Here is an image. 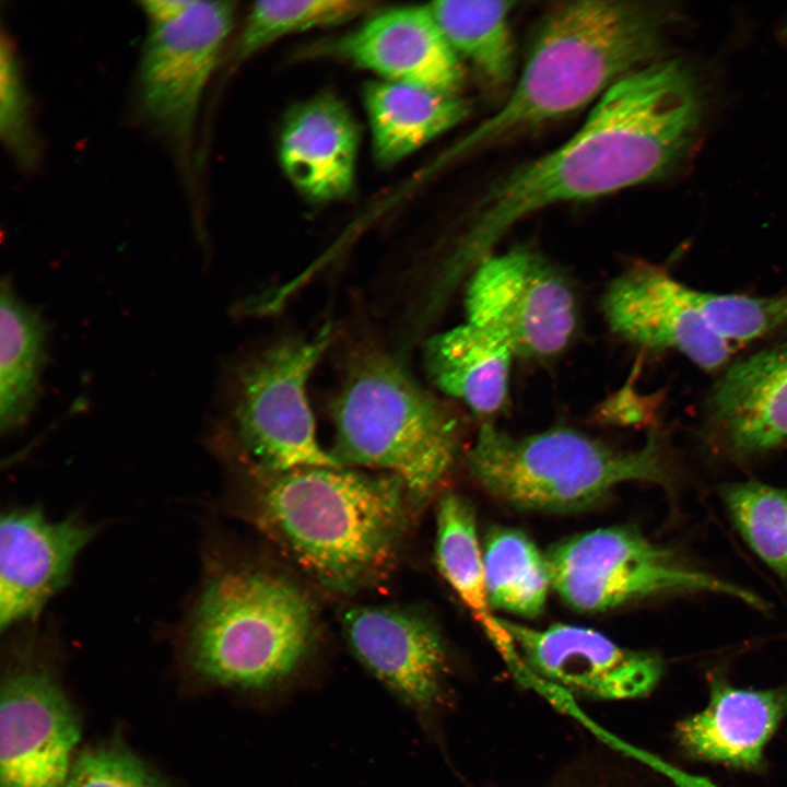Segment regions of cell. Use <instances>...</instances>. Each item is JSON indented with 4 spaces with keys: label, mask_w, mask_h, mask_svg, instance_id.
Instances as JSON below:
<instances>
[{
    "label": "cell",
    "mask_w": 787,
    "mask_h": 787,
    "mask_svg": "<svg viewBox=\"0 0 787 787\" xmlns=\"http://www.w3.org/2000/svg\"><path fill=\"white\" fill-rule=\"evenodd\" d=\"M700 99L678 61L650 62L613 84L563 145L517 167L482 199L453 269L490 255L518 221L549 205L587 200L666 175L689 149Z\"/></svg>",
    "instance_id": "1"
},
{
    "label": "cell",
    "mask_w": 787,
    "mask_h": 787,
    "mask_svg": "<svg viewBox=\"0 0 787 787\" xmlns=\"http://www.w3.org/2000/svg\"><path fill=\"white\" fill-rule=\"evenodd\" d=\"M260 525L324 588L352 594L393 567L416 509L402 481L348 467L271 473L259 491Z\"/></svg>",
    "instance_id": "2"
},
{
    "label": "cell",
    "mask_w": 787,
    "mask_h": 787,
    "mask_svg": "<svg viewBox=\"0 0 787 787\" xmlns=\"http://www.w3.org/2000/svg\"><path fill=\"white\" fill-rule=\"evenodd\" d=\"M669 17L668 9L651 2L557 4L542 20L506 103L468 133L449 157L485 149L598 101L658 55Z\"/></svg>",
    "instance_id": "3"
},
{
    "label": "cell",
    "mask_w": 787,
    "mask_h": 787,
    "mask_svg": "<svg viewBox=\"0 0 787 787\" xmlns=\"http://www.w3.org/2000/svg\"><path fill=\"white\" fill-rule=\"evenodd\" d=\"M331 413L339 465L399 478L416 509L450 475L457 418L383 350L364 348L351 360Z\"/></svg>",
    "instance_id": "4"
},
{
    "label": "cell",
    "mask_w": 787,
    "mask_h": 787,
    "mask_svg": "<svg viewBox=\"0 0 787 787\" xmlns=\"http://www.w3.org/2000/svg\"><path fill=\"white\" fill-rule=\"evenodd\" d=\"M467 466L495 498L543 513L585 509L626 482L668 483L657 435L638 449L622 450L568 427L514 436L485 422Z\"/></svg>",
    "instance_id": "5"
},
{
    "label": "cell",
    "mask_w": 787,
    "mask_h": 787,
    "mask_svg": "<svg viewBox=\"0 0 787 787\" xmlns=\"http://www.w3.org/2000/svg\"><path fill=\"white\" fill-rule=\"evenodd\" d=\"M315 633V607L295 583L266 571L233 569L205 586L192 619L189 656L215 682L266 688L299 666Z\"/></svg>",
    "instance_id": "6"
},
{
    "label": "cell",
    "mask_w": 787,
    "mask_h": 787,
    "mask_svg": "<svg viewBox=\"0 0 787 787\" xmlns=\"http://www.w3.org/2000/svg\"><path fill=\"white\" fill-rule=\"evenodd\" d=\"M552 587L571 608L607 611L668 592L706 591L751 607L766 603L749 589L684 564L629 527H606L567 538L547 554Z\"/></svg>",
    "instance_id": "7"
},
{
    "label": "cell",
    "mask_w": 787,
    "mask_h": 787,
    "mask_svg": "<svg viewBox=\"0 0 787 787\" xmlns=\"http://www.w3.org/2000/svg\"><path fill=\"white\" fill-rule=\"evenodd\" d=\"M330 338L326 326L310 338L278 342L246 363L237 377V434L267 472L342 467L318 442L306 391Z\"/></svg>",
    "instance_id": "8"
},
{
    "label": "cell",
    "mask_w": 787,
    "mask_h": 787,
    "mask_svg": "<svg viewBox=\"0 0 787 787\" xmlns=\"http://www.w3.org/2000/svg\"><path fill=\"white\" fill-rule=\"evenodd\" d=\"M474 268L466 295L468 322L501 337L515 355L547 357L567 346L577 328V303L551 262L516 247Z\"/></svg>",
    "instance_id": "9"
},
{
    "label": "cell",
    "mask_w": 787,
    "mask_h": 787,
    "mask_svg": "<svg viewBox=\"0 0 787 787\" xmlns=\"http://www.w3.org/2000/svg\"><path fill=\"white\" fill-rule=\"evenodd\" d=\"M234 16V2L193 0L172 21L150 26L138 70L140 104L149 120L178 145L191 138Z\"/></svg>",
    "instance_id": "10"
},
{
    "label": "cell",
    "mask_w": 787,
    "mask_h": 787,
    "mask_svg": "<svg viewBox=\"0 0 787 787\" xmlns=\"http://www.w3.org/2000/svg\"><path fill=\"white\" fill-rule=\"evenodd\" d=\"M522 672L594 700L621 701L646 695L662 673L661 660L622 647L600 632L556 623L536 629L502 619Z\"/></svg>",
    "instance_id": "11"
},
{
    "label": "cell",
    "mask_w": 787,
    "mask_h": 787,
    "mask_svg": "<svg viewBox=\"0 0 787 787\" xmlns=\"http://www.w3.org/2000/svg\"><path fill=\"white\" fill-rule=\"evenodd\" d=\"M0 700V787H67L81 726L63 692L25 670L8 677Z\"/></svg>",
    "instance_id": "12"
},
{
    "label": "cell",
    "mask_w": 787,
    "mask_h": 787,
    "mask_svg": "<svg viewBox=\"0 0 787 787\" xmlns=\"http://www.w3.org/2000/svg\"><path fill=\"white\" fill-rule=\"evenodd\" d=\"M603 314L611 330L650 350H672L707 372L728 364L731 344L708 324L691 287L663 269L638 262L608 286Z\"/></svg>",
    "instance_id": "13"
},
{
    "label": "cell",
    "mask_w": 787,
    "mask_h": 787,
    "mask_svg": "<svg viewBox=\"0 0 787 787\" xmlns=\"http://www.w3.org/2000/svg\"><path fill=\"white\" fill-rule=\"evenodd\" d=\"M359 660L404 704L418 712L439 701L447 655L437 626L410 609L359 606L342 619Z\"/></svg>",
    "instance_id": "14"
},
{
    "label": "cell",
    "mask_w": 787,
    "mask_h": 787,
    "mask_svg": "<svg viewBox=\"0 0 787 787\" xmlns=\"http://www.w3.org/2000/svg\"><path fill=\"white\" fill-rule=\"evenodd\" d=\"M95 529L77 518L49 520L37 508L14 509L0 525L1 630L40 613L69 580Z\"/></svg>",
    "instance_id": "15"
},
{
    "label": "cell",
    "mask_w": 787,
    "mask_h": 787,
    "mask_svg": "<svg viewBox=\"0 0 787 787\" xmlns=\"http://www.w3.org/2000/svg\"><path fill=\"white\" fill-rule=\"evenodd\" d=\"M400 82L457 94L463 73L430 9L403 7L378 12L321 50Z\"/></svg>",
    "instance_id": "16"
},
{
    "label": "cell",
    "mask_w": 787,
    "mask_h": 787,
    "mask_svg": "<svg viewBox=\"0 0 787 787\" xmlns=\"http://www.w3.org/2000/svg\"><path fill=\"white\" fill-rule=\"evenodd\" d=\"M708 437L745 457L787 439V339L728 365L706 401Z\"/></svg>",
    "instance_id": "17"
},
{
    "label": "cell",
    "mask_w": 787,
    "mask_h": 787,
    "mask_svg": "<svg viewBox=\"0 0 787 787\" xmlns=\"http://www.w3.org/2000/svg\"><path fill=\"white\" fill-rule=\"evenodd\" d=\"M359 129L346 105L320 94L286 116L279 141L280 164L291 184L308 199L346 197L355 178Z\"/></svg>",
    "instance_id": "18"
},
{
    "label": "cell",
    "mask_w": 787,
    "mask_h": 787,
    "mask_svg": "<svg viewBox=\"0 0 787 787\" xmlns=\"http://www.w3.org/2000/svg\"><path fill=\"white\" fill-rule=\"evenodd\" d=\"M787 710V691H754L716 684L708 705L676 730L690 755L740 767L756 766Z\"/></svg>",
    "instance_id": "19"
},
{
    "label": "cell",
    "mask_w": 787,
    "mask_h": 787,
    "mask_svg": "<svg viewBox=\"0 0 787 787\" xmlns=\"http://www.w3.org/2000/svg\"><path fill=\"white\" fill-rule=\"evenodd\" d=\"M363 101L374 156L386 166L454 128L470 111L457 94L385 80L368 83Z\"/></svg>",
    "instance_id": "20"
},
{
    "label": "cell",
    "mask_w": 787,
    "mask_h": 787,
    "mask_svg": "<svg viewBox=\"0 0 787 787\" xmlns=\"http://www.w3.org/2000/svg\"><path fill=\"white\" fill-rule=\"evenodd\" d=\"M514 355L501 337L470 322L434 336L424 349L432 381L479 415L505 404Z\"/></svg>",
    "instance_id": "21"
},
{
    "label": "cell",
    "mask_w": 787,
    "mask_h": 787,
    "mask_svg": "<svg viewBox=\"0 0 787 787\" xmlns=\"http://www.w3.org/2000/svg\"><path fill=\"white\" fill-rule=\"evenodd\" d=\"M435 556L443 577L474 621L509 665L517 668L519 658L513 638L502 619L492 612L473 509L455 492H444L438 500Z\"/></svg>",
    "instance_id": "22"
},
{
    "label": "cell",
    "mask_w": 787,
    "mask_h": 787,
    "mask_svg": "<svg viewBox=\"0 0 787 787\" xmlns=\"http://www.w3.org/2000/svg\"><path fill=\"white\" fill-rule=\"evenodd\" d=\"M0 428L10 433L26 423L40 392L47 359V325L42 315L2 279L0 296Z\"/></svg>",
    "instance_id": "23"
},
{
    "label": "cell",
    "mask_w": 787,
    "mask_h": 787,
    "mask_svg": "<svg viewBox=\"0 0 787 787\" xmlns=\"http://www.w3.org/2000/svg\"><path fill=\"white\" fill-rule=\"evenodd\" d=\"M514 1L445 0L427 4L447 42L493 85L504 86L514 72L509 14Z\"/></svg>",
    "instance_id": "24"
},
{
    "label": "cell",
    "mask_w": 787,
    "mask_h": 787,
    "mask_svg": "<svg viewBox=\"0 0 787 787\" xmlns=\"http://www.w3.org/2000/svg\"><path fill=\"white\" fill-rule=\"evenodd\" d=\"M490 603L522 618L542 613L552 586L547 555L524 532L512 528L492 530L482 552Z\"/></svg>",
    "instance_id": "25"
},
{
    "label": "cell",
    "mask_w": 787,
    "mask_h": 787,
    "mask_svg": "<svg viewBox=\"0 0 787 787\" xmlns=\"http://www.w3.org/2000/svg\"><path fill=\"white\" fill-rule=\"evenodd\" d=\"M362 0H268L252 3L233 49L234 64L286 35L348 23L374 12Z\"/></svg>",
    "instance_id": "26"
},
{
    "label": "cell",
    "mask_w": 787,
    "mask_h": 787,
    "mask_svg": "<svg viewBox=\"0 0 787 787\" xmlns=\"http://www.w3.org/2000/svg\"><path fill=\"white\" fill-rule=\"evenodd\" d=\"M720 494L743 539L787 585V491L749 481L725 484Z\"/></svg>",
    "instance_id": "27"
},
{
    "label": "cell",
    "mask_w": 787,
    "mask_h": 787,
    "mask_svg": "<svg viewBox=\"0 0 787 787\" xmlns=\"http://www.w3.org/2000/svg\"><path fill=\"white\" fill-rule=\"evenodd\" d=\"M691 293L712 328L730 344L754 341L787 327V291L751 296L691 287Z\"/></svg>",
    "instance_id": "28"
},
{
    "label": "cell",
    "mask_w": 787,
    "mask_h": 787,
    "mask_svg": "<svg viewBox=\"0 0 787 787\" xmlns=\"http://www.w3.org/2000/svg\"><path fill=\"white\" fill-rule=\"evenodd\" d=\"M0 136L4 146L25 171L40 157L30 110L28 96L15 49L5 35L0 42Z\"/></svg>",
    "instance_id": "29"
},
{
    "label": "cell",
    "mask_w": 787,
    "mask_h": 787,
    "mask_svg": "<svg viewBox=\"0 0 787 787\" xmlns=\"http://www.w3.org/2000/svg\"><path fill=\"white\" fill-rule=\"evenodd\" d=\"M67 787H163L132 753L116 747L83 751L72 764Z\"/></svg>",
    "instance_id": "30"
},
{
    "label": "cell",
    "mask_w": 787,
    "mask_h": 787,
    "mask_svg": "<svg viewBox=\"0 0 787 787\" xmlns=\"http://www.w3.org/2000/svg\"><path fill=\"white\" fill-rule=\"evenodd\" d=\"M614 754L602 751L576 759L533 787H630L623 759Z\"/></svg>",
    "instance_id": "31"
},
{
    "label": "cell",
    "mask_w": 787,
    "mask_h": 787,
    "mask_svg": "<svg viewBox=\"0 0 787 787\" xmlns=\"http://www.w3.org/2000/svg\"><path fill=\"white\" fill-rule=\"evenodd\" d=\"M192 1L193 0H148L140 2V5L150 21V26H154L177 17Z\"/></svg>",
    "instance_id": "32"
}]
</instances>
